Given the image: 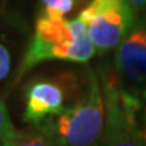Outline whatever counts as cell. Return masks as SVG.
<instances>
[{"instance_id":"cell-11","label":"cell","mask_w":146,"mask_h":146,"mask_svg":"<svg viewBox=\"0 0 146 146\" xmlns=\"http://www.w3.org/2000/svg\"><path fill=\"white\" fill-rule=\"evenodd\" d=\"M137 98H138V110L139 111L142 110L143 114H145V123H143V126L141 125V127H142V130L146 133V89H143Z\"/></svg>"},{"instance_id":"cell-8","label":"cell","mask_w":146,"mask_h":146,"mask_svg":"<svg viewBox=\"0 0 146 146\" xmlns=\"http://www.w3.org/2000/svg\"><path fill=\"white\" fill-rule=\"evenodd\" d=\"M81 0H39L41 14L52 18H65L70 14Z\"/></svg>"},{"instance_id":"cell-9","label":"cell","mask_w":146,"mask_h":146,"mask_svg":"<svg viewBox=\"0 0 146 146\" xmlns=\"http://www.w3.org/2000/svg\"><path fill=\"white\" fill-rule=\"evenodd\" d=\"M16 130L18 129L14 126L12 120H11L4 100H0V145L5 139H8L10 137L14 135Z\"/></svg>"},{"instance_id":"cell-5","label":"cell","mask_w":146,"mask_h":146,"mask_svg":"<svg viewBox=\"0 0 146 146\" xmlns=\"http://www.w3.org/2000/svg\"><path fill=\"white\" fill-rule=\"evenodd\" d=\"M114 70L119 85L127 94L138 96L146 89V14L135 19L116 47Z\"/></svg>"},{"instance_id":"cell-3","label":"cell","mask_w":146,"mask_h":146,"mask_svg":"<svg viewBox=\"0 0 146 146\" xmlns=\"http://www.w3.org/2000/svg\"><path fill=\"white\" fill-rule=\"evenodd\" d=\"M106 123L100 146H146V133L137 118V96L127 94L110 68L99 73Z\"/></svg>"},{"instance_id":"cell-6","label":"cell","mask_w":146,"mask_h":146,"mask_svg":"<svg viewBox=\"0 0 146 146\" xmlns=\"http://www.w3.org/2000/svg\"><path fill=\"white\" fill-rule=\"evenodd\" d=\"M68 91L62 81L54 78H36L25 87V108L22 119L35 127L54 118L66 108Z\"/></svg>"},{"instance_id":"cell-10","label":"cell","mask_w":146,"mask_h":146,"mask_svg":"<svg viewBox=\"0 0 146 146\" xmlns=\"http://www.w3.org/2000/svg\"><path fill=\"white\" fill-rule=\"evenodd\" d=\"M11 70V54L8 49L0 43V81L7 78Z\"/></svg>"},{"instance_id":"cell-2","label":"cell","mask_w":146,"mask_h":146,"mask_svg":"<svg viewBox=\"0 0 146 146\" xmlns=\"http://www.w3.org/2000/svg\"><path fill=\"white\" fill-rule=\"evenodd\" d=\"M106 123L104 96L99 74L89 72L85 94L54 118L35 126L57 146H96Z\"/></svg>"},{"instance_id":"cell-4","label":"cell","mask_w":146,"mask_h":146,"mask_svg":"<svg viewBox=\"0 0 146 146\" xmlns=\"http://www.w3.org/2000/svg\"><path fill=\"white\" fill-rule=\"evenodd\" d=\"M87 29L95 50L116 49L135 22V10L126 0H91L77 16Z\"/></svg>"},{"instance_id":"cell-12","label":"cell","mask_w":146,"mask_h":146,"mask_svg":"<svg viewBox=\"0 0 146 146\" xmlns=\"http://www.w3.org/2000/svg\"><path fill=\"white\" fill-rule=\"evenodd\" d=\"M134 10H142L146 8V0H126Z\"/></svg>"},{"instance_id":"cell-1","label":"cell","mask_w":146,"mask_h":146,"mask_svg":"<svg viewBox=\"0 0 146 146\" xmlns=\"http://www.w3.org/2000/svg\"><path fill=\"white\" fill-rule=\"evenodd\" d=\"M96 54L87 29L78 18L39 15L34 33L15 74L18 83L27 72L46 61L85 64Z\"/></svg>"},{"instance_id":"cell-7","label":"cell","mask_w":146,"mask_h":146,"mask_svg":"<svg viewBox=\"0 0 146 146\" xmlns=\"http://www.w3.org/2000/svg\"><path fill=\"white\" fill-rule=\"evenodd\" d=\"M1 146H57L49 137L38 127H27L16 133L8 139H5Z\"/></svg>"},{"instance_id":"cell-13","label":"cell","mask_w":146,"mask_h":146,"mask_svg":"<svg viewBox=\"0 0 146 146\" xmlns=\"http://www.w3.org/2000/svg\"><path fill=\"white\" fill-rule=\"evenodd\" d=\"M0 146H1V145H0Z\"/></svg>"}]
</instances>
